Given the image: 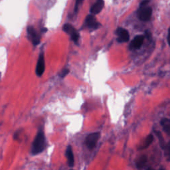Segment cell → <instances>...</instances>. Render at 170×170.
Masks as SVG:
<instances>
[{
	"label": "cell",
	"instance_id": "e0dca14e",
	"mask_svg": "<svg viewBox=\"0 0 170 170\" xmlns=\"http://www.w3.org/2000/svg\"><path fill=\"white\" fill-rule=\"evenodd\" d=\"M69 69H64L62 71H61L60 77L61 78H64V77H66L68 74H69Z\"/></svg>",
	"mask_w": 170,
	"mask_h": 170
},
{
	"label": "cell",
	"instance_id": "7402d4cb",
	"mask_svg": "<svg viewBox=\"0 0 170 170\" xmlns=\"http://www.w3.org/2000/svg\"><path fill=\"white\" fill-rule=\"evenodd\" d=\"M148 170H154V169H151V168H149V169H148Z\"/></svg>",
	"mask_w": 170,
	"mask_h": 170
},
{
	"label": "cell",
	"instance_id": "5bb4252c",
	"mask_svg": "<svg viewBox=\"0 0 170 170\" xmlns=\"http://www.w3.org/2000/svg\"><path fill=\"white\" fill-rule=\"evenodd\" d=\"M146 161H147V158H146L145 156H142L140 159H138L137 162V168L139 169H141L142 168H143V166H144L146 163Z\"/></svg>",
	"mask_w": 170,
	"mask_h": 170
},
{
	"label": "cell",
	"instance_id": "603a6c76",
	"mask_svg": "<svg viewBox=\"0 0 170 170\" xmlns=\"http://www.w3.org/2000/svg\"><path fill=\"white\" fill-rule=\"evenodd\" d=\"M0 79H1V73H0Z\"/></svg>",
	"mask_w": 170,
	"mask_h": 170
},
{
	"label": "cell",
	"instance_id": "3957f363",
	"mask_svg": "<svg viewBox=\"0 0 170 170\" xmlns=\"http://www.w3.org/2000/svg\"><path fill=\"white\" fill-rule=\"evenodd\" d=\"M152 13V9L150 7L145 5L140 6L138 11V18L143 21H147L151 18Z\"/></svg>",
	"mask_w": 170,
	"mask_h": 170
},
{
	"label": "cell",
	"instance_id": "277c9868",
	"mask_svg": "<svg viewBox=\"0 0 170 170\" xmlns=\"http://www.w3.org/2000/svg\"><path fill=\"white\" fill-rule=\"evenodd\" d=\"M63 30L70 36L71 39L74 43H78L79 39V33L72 25L70 23H65L63 27Z\"/></svg>",
	"mask_w": 170,
	"mask_h": 170
},
{
	"label": "cell",
	"instance_id": "ffe728a7",
	"mask_svg": "<svg viewBox=\"0 0 170 170\" xmlns=\"http://www.w3.org/2000/svg\"><path fill=\"white\" fill-rule=\"evenodd\" d=\"M145 37L148 39H149L151 37V34L149 31H146L145 32Z\"/></svg>",
	"mask_w": 170,
	"mask_h": 170
},
{
	"label": "cell",
	"instance_id": "7c38bea8",
	"mask_svg": "<svg viewBox=\"0 0 170 170\" xmlns=\"http://www.w3.org/2000/svg\"><path fill=\"white\" fill-rule=\"evenodd\" d=\"M160 123L165 133L170 136V119H162Z\"/></svg>",
	"mask_w": 170,
	"mask_h": 170
},
{
	"label": "cell",
	"instance_id": "9c48e42d",
	"mask_svg": "<svg viewBox=\"0 0 170 170\" xmlns=\"http://www.w3.org/2000/svg\"><path fill=\"white\" fill-rule=\"evenodd\" d=\"M104 6V0H97V2L92 6L90 12L93 15H96L99 13Z\"/></svg>",
	"mask_w": 170,
	"mask_h": 170
},
{
	"label": "cell",
	"instance_id": "9a60e30c",
	"mask_svg": "<svg viewBox=\"0 0 170 170\" xmlns=\"http://www.w3.org/2000/svg\"><path fill=\"white\" fill-rule=\"evenodd\" d=\"M156 133V135H157V136H158V139H159V144H160V145H161V147L162 148H165V141H164V138H163V136H162V134L160 133V132H155Z\"/></svg>",
	"mask_w": 170,
	"mask_h": 170
},
{
	"label": "cell",
	"instance_id": "ac0fdd59",
	"mask_svg": "<svg viewBox=\"0 0 170 170\" xmlns=\"http://www.w3.org/2000/svg\"><path fill=\"white\" fill-rule=\"evenodd\" d=\"M149 2V0H144L141 3L140 6H145V5H148V3Z\"/></svg>",
	"mask_w": 170,
	"mask_h": 170
},
{
	"label": "cell",
	"instance_id": "4fadbf2b",
	"mask_svg": "<svg viewBox=\"0 0 170 170\" xmlns=\"http://www.w3.org/2000/svg\"><path fill=\"white\" fill-rule=\"evenodd\" d=\"M153 140H154V136L152 134H149L148 136V137L145 138V142L144 143V144L142 145V147L141 149H145L148 147H149L150 144L152 143Z\"/></svg>",
	"mask_w": 170,
	"mask_h": 170
},
{
	"label": "cell",
	"instance_id": "8fae6325",
	"mask_svg": "<svg viewBox=\"0 0 170 170\" xmlns=\"http://www.w3.org/2000/svg\"><path fill=\"white\" fill-rule=\"evenodd\" d=\"M144 37L143 35L136 36L135 38L132 40L130 44V48L133 49H138L142 47L144 42Z\"/></svg>",
	"mask_w": 170,
	"mask_h": 170
},
{
	"label": "cell",
	"instance_id": "52a82bcc",
	"mask_svg": "<svg viewBox=\"0 0 170 170\" xmlns=\"http://www.w3.org/2000/svg\"><path fill=\"white\" fill-rule=\"evenodd\" d=\"M100 25V24L96 21V19L94 15H88L85 19L84 26H86L88 28L96 29L99 28Z\"/></svg>",
	"mask_w": 170,
	"mask_h": 170
},
{
	"label": "cell",
	"instance_id": "44dd1931",
	"mask_svg": "<svg viewBox=\"0 0 170 170\" xmlns=\"http://www.w3.org/2000/svg\"><path fill=\"white\" fill-rule=\"evenodd\" d=\"M168 43H169V45L170 46V28L168 30Z\"/></svg>",
	"mask_w": 170,
	"mask_h": 170
},
{
	"label": "cell",
	"instance_id": "d6986e66",
	"mask_svg": "<svg viewBox=\"0 0 170 170\" xmlns=\"http://www.w3.org/2000/svg\"><path fill=\"white\" fill-rule=\"evenodd\" d=\"M167 151H168V155L169 158V160L170 161V142L167 145Z\"/></svg>",
	"mask_w": 170,
	"mask_h": 170
},
{
	"label": "cell",
	"instance_id": "30bf717a",
	"mask_svg": "<svg viewBox=\"0 0 170 170\" xmlns=\"http://www.w3.org/2000/svg\"><path fill=\"white\" fill-rule=\"evenodd\" d=\"M66 158L67 159V163L69 166L73 168L74 164V158L73 151V148L71 145H69L66 149Z\"/></svg>",
	"mask_w": 170,
	"mask_h": 170
},
{
	"label": "cell",
	"instance_id": "ba28073f",
	"mask_svg": "<svg viewBox=\"0 0 170 170\" xmlns=\"http://www.w3.org/2000/svg\"><path fill=\"white\" fill-rule=\"evenodd\" d=\"M116 34L118 36V41L119 43L127 42L130 39V35H129L128 31L124 28H118L116 30Z\"/></svg>",
	"mask_w": 170,
	"mask_h": 170
},
{
	"label": "cell",
	"instance_id": "7a4b0ae2",
	"mask_svg": "<svg viewBox=\"0 0 170 170\" xmlns=\"http://www.w3.org/2000/svg\"><path fill=\"white\" fill-rule=\"evenodd\" d=\"M100 137V132H94L88 134L85 139V144L89 149H94L98 143Z\"/></svg>",
	"mask_w": 170,
	"mask_h": 170
},
{
	"label": "cell",
	"instance_id": "2e32d148",
	"mask_svg": "<svg viewBox=\"0 0 170 170\" xmlns=\"http://www.w3.org/2000/svg\"><path fill=\"white\" fill-rule=\"evenodd\" d=\"M84 0H76V3H75V8H74V11L77 12L79 10V6L82 4Z\"/></svg>",
	"mask_w": 170,
	"mask_h": 170
},
{
	"label": "cell",
	"instance_id": "cb8c5ba5",
	"mask_svg": "<svg viewBox=\"0 0 170 170\" xmlns=\"http://www.w3.org/2000/svg\"><path fill=\"white\" fill-rule=\"evenodd\" d=\"M70 170H73V169H70Z\"/></svg>",
	"mask_w": 170,
	"mask_h": 170
},
{
	"label": "cell",
	"instance_id": "6da1fadb",
	"mask_svg": "<svg viewBox=\"0 0 170 170\" xmlns=\"http://www.w3.org/2000/svg\"><path fill=\"white\" fill-rule=\"evenodd\" d=\"M45 134L42 130H39L34 139L31 148V153L33 155L39 154L45 149Z\"/></svg>",
	"mask_w": 170,
	"mask_h": 170
},
{
	"label": "cell",
	"instance_id": "8992f818",
	"mask_svg": "<svg viewBox=\"0 0 170 170\" xmlns=\"http://www.w3.org/2000/svg\"><path fill=\"white\" fill-rule=\"evenodd\" d=\"M28 34L34 45H39L41 41L40 36L32 26H29L28 28Z\"/></svg>",
	"mask_w": 170,
	"mask_h": 170
},
{
	"label": "cell",
	"instance_id": "5b68a950",
	"mask_svg": "<svg viewBox=\"0 0 170 170\" xmlns=\"http://www.w3.org/2000/svg\"><path fill=\"white\" fill-rule=\"evenodd\" d=\"M45 70V59H44L43 54H41L39 57L38 60H37L36 69H35V73L37 76L39 77H41Z\"/></svg>",
	"mask_w": 170,
	"mask_h": 170
}]
</instances>
